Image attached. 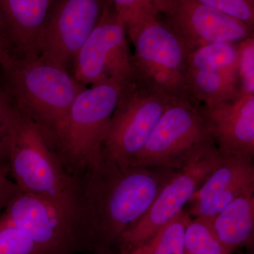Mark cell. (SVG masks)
Masks as SVG:
<instances>
[{"label": "cell", "mask_w": 254, "mask_h": 254, "mask_svg": "<svg viewBox=\"0 0 254 254\" xmlns=\"http://www.w3.org/2000/svg\"><path fill=\"white\" fill-rule=\"evenodd\" d=\"M211 219L217 238L228 254H232L253 237L254 190L230 202Z\"/></svg>", "instance_id": "2e32d148"}, {"label": "cell", "mask_w": 254, "mask_h": 254, "mask_svg": "<svg viewBox=\"0 0 254 254\" xmlns=\"http://www.w3.org/2000/svg\"><path fill=\"white\" fill-rule=\"evenodd\" d=\"M184 254H228L217 238L211 219L191 220L185 232Z\"/></svg>", "instance_id": "ffe728a7"}, {"label": "cell", "mask_w": 254, "mask_h": 254, "mask_svg": "<svg viewBox=\"0 0 254 254\" xmlns=\"http://www.w3.org/2000/svg\"><path fill=\"white\" fill-rule=\"evenodd\" d=\"M176 99L133 73L131 79L123 87L110 119L103 144L104 158L120 166H129L158 120Z\"/></svg>", "instance_id": "8992f818"}, {"label": "cell", "mask_w": 254, "mask_h": 254, "mask_svg": "<svg viewBox=\"0 0 254 254\" xmlns=\"http://www.w3.org/2000/svg\"><path fill=\"white\" fill-rule=\"evenodd\" d=\"M210 6L237 18L251 26H254V0H198Z\"/></svg>", "instance_id": "cb8c5ba5"}, {"label": "cell", "mask_w": 254, "mask_h": 254, "mask_svg": "<svg viewBox=\"0 0 254 254\" xmlns=\"http://www.w3.org/2000/svg\"><path fill=\"white\" fill-rule=\"evenodd\" d=\"M189 98L196 105H210L235 99L242 93L237 70H188Z\"/></svg>", "instance_id": "e0dca14e"}, {"label": "cell", "mask_w": 254, "mask_h": 254, "mask_svg": "<svg viewBox=\"0 0 254 254\" xmlns=\"http://www.w3.org/2000/svg\"><path fill=\"white\" fill-rule=\"evenodd\" d=\"M127 36L125 22L111 0H107L99 22L76 55L71 71L73 77L86 87L128 83L133 68Z\"/></svg>", "instance_id": "ba28073f"}, {"label": "cell", "mask_w": 254, "mask_h": 254, "mask_svg": "<svg viewBox=\"0 0 254 254\" xmlns=\"http://www.w3.org/2000/svg\"><path fill=\"white\" fill-rule=\"evenodd\" d=\"M213 144L198 105L177 98L165 110L129 166L180 170Z\"/></svg>", "instance_id": "52a82bcc"}, {"label": "cell", "mask_w": 254, "mask_h": 254, "mask_svg": "<svg viewBox=\"0 0 254 254\" xmlns=\"http://www.w3.org/2000/svg\"><path fill=\"white\" fill-rule=\"evenodd\" d=\"M223 157L215 144L177 170L164 185L141 218L132 224L118 242L120 252L141 245L184 210L195 192L213 173Z\"/></svg>", "instance_id": "9c48e42d"}, {"label": "cell", "mask_w": 254, "mask_h": 254, "mask_svg": "<svg viewBox=\"0 0 254 254\" xmlns=\"http://www.w3.org/2000/svg\"><path fill=\"white\" fill-rule=\"evenodd\" d=\"M191 220V216L188 211L182 210L144 243L120 253L184 254L185 232Z\"/></svg>", "instance_id": "ac0fdd59"}, {"label": "cell", "mask_w": 254, "mask_h": 254, "mask_svg": "<svg viewBox=\"0 0 254 254\" xmlns=\"http://www.w3.org/2000/svg\"><path fill=\"white\" fill-rule=\"evenodd\" d=\"M125 85L103 83L86 87L73 100L49 141L70 176H79L103 161V141Z\"/></svg>", "instance_id": "3957f363"}, {"label": "cell", "mask_w": 254, "mask_h": 254, "mask_svg": "<svg viewBox=\"0 0 254 254\" xmlns=\"http://www.w3.org/2000/svg\"><path fill=\"white\" fill-rule=\"evenodd\" d=\"M0 73L5 93L39 127L48 144L73 100L86 88L71 73L38 56L13 58Z\"/></svg>", "instance_id": "7a4b0ae2"}, {"label": "cell", "mask_w": 254, "mask_h": 254, "mask_svg": "<svg viewBox=\"0 0 254 254\" xmlns=\"http://www.w3.org/2000/svg\"><path fill=\"white\" fill-rule=\"evenodd\" d=\"M120 254H124V253H120Z\"/></svg>", "instance_id": "83f0119b"}, {"label": "cell", "mask_w": 254, "mask_h": 254, "mask_svg": "<svg viewBox=\"0 0 254 254\" xmlns=\"http://www.w3.org/2000/svg\"><path fill=\"white\" fill-rule=\"evenodd\" d=\"M111 1L115 11L127 26L144 15L159 14L158 6L161 0H111Z\"/></svg>", "instance_id": "d4e9b609"}, {"label": "cell", "mask_w": 254, "mask_h": 254, "mask_svg": "<svg viewBox=\"0 0 254 254\" xmlns=\"http://www.w3.org/2000/svg\"><path fill=\"white\" fill-rule=\"evenodd\" d=\"M53 0H0V26L13 58L38 56V38Z\"/></svg>", "instance_id": "9a60e30c"}, {"label": "cell", "mask_w": 254, "mask_h": 254, "mask_svg": "<svg viewBox=\"0 0 254 254\" xmlns=\"http://www.w3.org/2000/svg\"><path fill=\"white\" fill-rule=\"evenodd\" d=\"M237 73L241 91L254 94V36L237 43Z\"/></svg>", "instance_id": "603a6c76"}, {"label": "cell", "mask_w": 254, "mask_h": 254, "mask_svg": "<svg viewBox=\"0 0 254 254\" xmlns=\"http://www.w3.org/2000/svg\"><path fill=\"white\" fill-rule=\"evenodd\" d=\"M159 14L189 55L208 43H237L254 36V27L198 0H162Z\"/></svg>", "instance_id": "8fae6325"}, {"label": "cell", "mask_w": 254, "mask_h": 254, "mask_svg": "<svg viewBox=\"0 0 254 254\" xmlns=\"http://www.w3.org/2000/svg\"><path fill=\"white\" fill-rule=\"evenodd\" d=\"M237 43L215 42L200 47L188 56V70H237Z\"/></svg>", "instance_id": "d6986e66"}, {"label": "cell", "mask_w": 254, "mask_h": 254, "mask_svg": "<svg viewBox=\"0 0 254 254\" xmlns=\"http://www.w3.org/2000/svg\"><path fill=\"white\" fill-rule=\"evenodd\" d=\"M0 254H46L24 232L0 218Z\"/></svg>", "instance_id": "44dd1931"}, {"label": "cell", "mask_w": 254, "mask_h": 254, "mask_svg": "<svg viewBox=\"0 0 254 254\" xmlns=\"http://www.w3.org/2000/svg\"><path fill=\"white\" fill-rule=\"evenodd\" d=\"M107 0H53L38 38L37 55L71 73L80 48L99 22Z\"/></svg>", "instance_id": "30bf717a"}, {"label": "cell", "mask_w": 254, "mask_h": 254, "mask_svg": "<svg viewBox=\"0 0 254 254\" xmlns=\"http://www.w3.org/2000/svg\"><path fill=\"white\" fill-rule=\"evenodd\" d=\"M1 218L24 232L46 254L79 253L69 221L43 197L21 191L8 203Z\"/></svg>", "instance_id": "7c38bea8"}, {"label": "cell", "mask_w": 254, "mask_h": 254, "mask_svg": "<svg viewBox=\"0 0 254 254\" xmlns=\"http://www.w3.org/2000/svg\"><path fill=\"white\" fill-rule=\"evenodd\" d=\"M209 135L222 157H254V94L198 105Z\"/></svg>", "instance_id": "4fadbf2b"}, {"label": "cell", "mask_w": 254, "mask_h": 254, "mask_svg": "<svg viewBox=\"0 0 254 254\" xmlns=\"http://www.w3.org/2000/svg\"><path fill=\"white\" fill-rule=\"evenodd\" d=\"M15 112L14 105L0 85V175L7 177L9 175L10 137Z\"/></svg>", "instance_id": "7402d4cb"}, {"label": "cell", "mask_w": 254, "mask_h": 254, "mask_svg": "<svg viewBox=\"0 0 254 254\" xmlns=\"http://www.w3.org/2000/svg\"><path fill=\"white\" fill-rule=\"evenodd\" d=\"M251 190H254V158L223 157L220 165L192 196L189 213L195 218H213Z\"/></svg>", "instance_id": "5bb4252c"}, {"label": "cell", "mask_w": 254, "mask_h": 254, "mask_svg": "<svg viewBox=\"0 0 254 254\" xmlns=\"http://www.w3.org/2000/svg\"><path fill=\"white\" fill-rule=\"evenodd\" d=\"M176 170L123 167L103 159L74 181L72 228L78 252L109 254Z\"/></svg>", "instance_id": "6da1fadb"}, {"label": "cell", "mask_w": 254, "mask_h": 254, "mask_svg": "<svg viewBox=\"0 0 254 254\" xmlns=\"http://www.w3.org/2000/svg\"><path fill=\"white\" fill-rule=\"evenodd\" d=\"M9 160V177L21 191L49 200L61 210L72 227L73 177L64 170L39 127L16 108L10 137Z\"/></svg>", "instance_id": "277c9868"}, {"label": "cell", "mask_w": 254, "mask_h": 254, "mask_svg": "<svg viewBox=\"0 0 254 254\" xmlns=\"http://www.w3.org/2000/svg\"><path fill=\"white\" fill-rule=\"evenodd\" d=\"M21 190L9 177L0 175V218L8 203Z\"/></svg>", "instance_id": "484cf974"}, {"label": "cell", "mask_w": 254, "mask_h": 254, "mask_svg": "<svg viewBox=\"0 0 254 254\" xmlns=\"http://www.w3.org/2000/svg\"><path fill=\"white\" fill-rule=\"evenodd\" d=\"M13 58L5 41L4 35L0 26V68L7 66L11 64Z\"/></svg>", "instance_id": "4316f807"}, {"label": "cell", "mask_w": 254, "mask_h": 254, "mask_svg": "<svg viewBox=\"0 0 254 254\" xmlns=\"http://www.w3.org/2000/svg\"><path fill=\"white\" fill-rule=\"evenodd\" d=\"M126 30L134 48L133 75L172 98L190 99L188 51L161 16L144 15L127 26Z\"/></svg>", "instance_id": "5b68a950"}]
</instances>
